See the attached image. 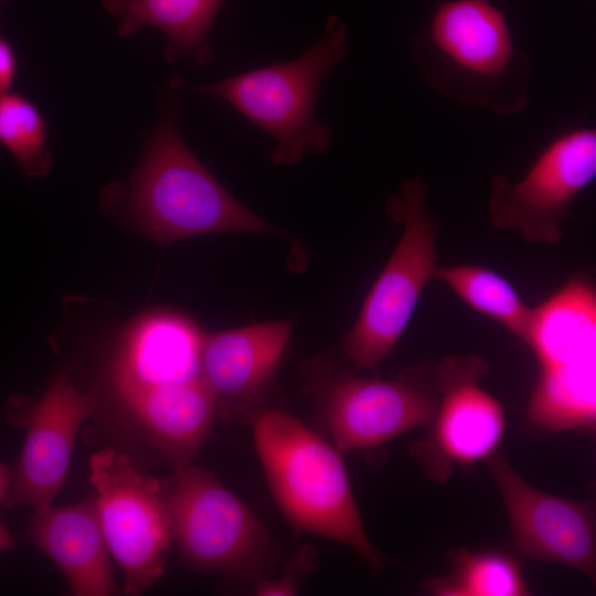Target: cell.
<instances>
[{"label":"cell","instance_id":"cell-15","mask_svg":"<svg viewBox=\"0 0 596 596\" xmlns=\"http://www.w3.org/2000/svg\"><path fill=\"white\" fill-rule=\"evenodd\" d=\"M203 333L187 317L153 311L128 330L114 366L121 401L149 389L201 377Z\"/></svg>","mask_w":596,"mask_h":596},{"label":"cell","instance_id":"cell-22","mask_svg":"<svg viewBox=\"0 0 596 596\" xmlns=\"http://www.w3.org/2000/svg\"><path fill=\"white\" fill-rule=\"evenodd\" d=\"M319 555L313 545L306 544L287 561L279 576H270L254 584L257 595H295L318 565Z\"/></svg>","mask_w":596,"mask_h":596},{"label":"cell","instance_id":"cell-2","mask_svg":"<svg viewBox=\"0 0 596 596\" xmlns=\"http://www.w3.org/2000/svg\"><path fill=\"white\" fill-rule=\"evenodd\" d=\"M412 51L426 83L447 98L500 115L529 105V58L489 0L440 3Z\"/></svg>","mask_w":596,"mask_h":596},{"label":"cell","instance_id":"cell-17","mask_svg":"<svg viewBox=\"0 0 596 596\" xmlns=\"http://www.w3.org/2000/svg\"><path fill=\"white\" fill-rule=\"evenodd\" d=\"M123 402L173 468L191 462L209 438L216 415L214 397L202 377L149 389Z\"/></svg>","mask_w":596,"mask_h":596},{"label":"cell","instance_id":"cell-20","mask_svg":"<svg viewBox=\"0 0 596 596\" xmlns=\"http://www.w3.org/2000/svg\"><path fill=\"white\" fill-rule=\"evenodd\" d=\"M434 278L446 284L470 308L523 341L532 308L507 278L488 267L469 264L437 266Z\"/></svg>","mask_w":596,"mask_h":596},{"label":"cell","instance_id":"cell-4","mask_svg":"<svg viewBox=\"0 0 596 596\" xmlns=\"http://www.w3.org/2000/svg\"><path fill=\"white\" fill-rule=\"evenodd\" d=\"M523 342L538 362L526 406L528 425L540 432H595L596 287L570 279L532 308Z\"/></svg>","mask_w":596,"mask_h":596},{"label":"cell","instance_id":"cell-5","mask_svg":"<svg viewBox=\"0 0 596 596\" xmlns=\"http://www.w3.org/2000/svg\"><path fill=\"white\" fill-rule=\"evenodd\" d=\"M347 50V26L330 15L322 36L300 56L202 84L193 92L225 100L273 136L274 163L297 164L308 151H323L331 142L332 131L317 121L316 106L322 83Z\"/></svg>","mask_w":596,"mask_h":596},{"label":"cell","instance_id":"cell-23","mask_svg":"<svg viewBox=\"0 0 596 596\" xmlns=\"http://www.w3.org/2000/svg\"><path fill=\"white\" fill-rule=\"evenodd\" d=\"M18 70L17 54L11 44L0 35V94L9 92Z\"/></svg>","mask_w":596,"mask_h":596},{"label":"cell","instance_id":"cell-3","mask_svg":"<svg viewBox=\"0 0 596 596\" xmlns=\"http://www.w3.org/2000/svg\"><path fill=\"white\" fill-rule=\"evenodd\" d=\"M137 227L162 245L213 233H283L226 191L182 139L177 111L162 113L131 178Z\"/></svg>","mask_w":596,"mask_h":596},{"label":"cell","instance_id":"cell-13","mask_svg":"<svg viewBox=\"0 0 596 596\" xmlns=\"http://www.w3.org/2000/svg\"><path fill=\"white\" fill-rule=\"evenodd\" d=\"M97 407L96 394L78 392L65 374L52 380L35 406L3 500L8 507L45 511L64 485L77 430Z\"/></svg>","mask_w":596,"mask_h":596},{"label":"cell","instance_id":"cell-24","mask_svg":"<svg viewBox=\"0 0 596 596\" xmlns=\"http://www.w3.org/2000/svg\"><path fill=\"white\" fill-rule=\"evenodd\" d=\"M11 479L12 473L10 468L7 465L0 462V503L3 502L7 496V492L10 488Z\"/></svg>","mask_w":596,"mask_h":596},{"label":"cell","instance_id":"cell-7","mask_svg":"<svg viewBox=\"0 0 596 596\" xmlns=\"http://www.w3.org/2000/svg\"><path fill=\"white\" fill-rule=\"evenodd\" d=\"M427 195V183L411 178L387 200L386 212L403 231L342 343L343 353L358 369L375 371L390 355L434 278L438 226Z\"/></svg>","mask_w":596,"mask_h":596},{"label":"cell","instance_id":"cell-19","mask_svg":"<svg viewBox=\"0 0 596 596\" xmlns=\"http://www.w3.org/2000/svg\"><path fill=\"white\" fill-rule=\"evenodd\" d=\"M449 572L427 578L423 588L433 596L531 595L522 564L502 549L455 547L447 555Z\"/></svg>","mask_w":596,"mask_h":596},{"label":"cell","instance_id":"cell-10","mask_svg":"<svg viewBox=\"0 0 596 596\" xmlns=\"http://www.w3.org/2000/svg\"><path fill=\"white\" fill-rule=\"evenodd\" d=\"M596 177V130L577 127L554 136L519 180L496 175L488 215L499 230L528 243L556 244L575 199Z\"/></svg>","mask_w":596,"mask_h":596},{"label":"cell","instance_id":"cell-14","mask_svg":"<svg viewBox=\"0 0 596 596\" xmlns=\"http://www.w3.org/2000/svg\"><path fill=\"white\" fill-rule=\"evenodd\" d=\"M289 320L272 321L203 336L200 374L225 421L249 423L264 407L291 337Z\"/></svg>","mask_w":596,"mask_h":596},{"label":"cell","instance_id":"cell-9","mask_svg":"<svg viewBox=\"0 0 596 596\" xmlns=\"http://www.w3.org/2000/svg\"><path fill=\"white\" fill-rule=\"evenodd\" d=\"M88 465L102 531L124 572L123 593L140 594L163 575L173 540L161 485L114 448L94 453Z\"/></svg>","mask_w":596,"mask_h":596},{"label":"cell","instance_id":"cell-8","mask_svg":"<svg viewBox=\"0 0 596 596\" xmlns=\"http://www.w3.org/2000/svg\"><path fill=\"white\" fill-rule=\"evenodd\" d=\"M311 395L328 439L343 454L379 447L428 426L438 406L436 363L424 361L394 379L311 368Z\"/></svg>","mask_w":596,"mask_h":596},{"label":"cell","instance_id":"cell-6","mask_svg":"<svg viewBox=\"0 0 596 596\" xmlns=\"http://www.w3.org/2000/svg\"><path fill=\"white\" fill-rule=\"evenodd\" d=\"M173 470L166 502L182 560L238 584L273 576L280 550L256 513L211 471L191 462Z\"/></svg>","mask_w":596,"mask_h":596},{"label":"cell","instance_id":"cell-1","mask_svg":"<svg viewBox=\"0 0 596 596\" xmlns=\"http://www.w3.org/2000/svg\"><path fill=\"white\" fill-rule=\"evenodd\" d=\"M249 424L270 493L290 525L347 545L382 571L384 556L365 532L342 453L281 409L264 406Z\"/></svg>","mask_w":596,"mask_h":596},{"label":"cell","instance_id":"cell-25","mask_svg":"<svg viewBox=\"0 0 596 596\" xmlns=\"http://www.w3.org/2000/svg\"><path fill=\"white\" fill-rule=\"evenodd\" d=\"M12 549H14V542L7 526L0 521V554L4 550H12Z\"/></svg>","mask_w":596,"mask_h":596},{"label":"cell","instance_id":"cell-21","mask_svg":"<svg viewBox=\"0 0 596 596\" xmlns=\"http://www.w3.org/2000/svg\"><path fill=\"white\" fill-rule=\"evenodd\" d=\"M47 124L24 95L0 94V143L15 159L23 173L41 178L49 173Z\"/></svg>","mask_w":596,"mask_h":596},{"label":"cell","instance_id":"cell-16","mask_svg":"<svg viewBox=\"0 0 596 596\" xmlns=\"http://www.w3.org/2000/svg\"><path fill=\"white\" fill-rule=\"evenodd\" d=\"M28 538L63 573L70 595L118 594L96 499L34 513Z\"/></svg>","mask_w":596,"mask_h":596},{"label":"cell","instance_id":"cell-11","mask_svg":"<svg viewBox=\"0 0 596 596\" xmlns=\"http://www.w3.org/2000/svg\"><path fill=\"white\" fill-rule=\"evenodd\" d=\"M489 363L477 354H451L436 363L437 411L426 435L409 447L425 475L444 485L456 466L485 461L505 432V416L480 382Z\"/></svg>","mask_w":596,"mask_h":596},{"label":"cell","instance_id":"cell-12","mask_svg":"<svg viewBox=\"0 0 596 596\" xmlns=\"http://www.w3.org/2000/svg\"><path fill=\"white\" fill-rule=\"evenodd\" d=\"M483 462L499 489L518 550L531 558L570 566L595 581V503L536 489L500 450Z\"/></svg>","mask_w":596,"mask_h":596},{"label":"cell","instance_id":"cell-18","mask_svg":"<svg viewBox=\"0 0 596 596\" xmlns=\"http://www.w3.org/2000/svg\"><path fill=\"white\" fill-rule=\"evenodd\" d=\"M119 20L118 34L127 38L142 26L161 30L169 43L168 62L190 56L200 66L213 61L209 34L223 0H102Z\"/></svg>","mask_w":596,"mask_h":596},{"label":"cell","instance_id":"cell-26","mask_svg":"<svg viewBox=\"0 0 596 596\" xmlns=\"http://www.w3.org/2000/svg\"><path fill=\"white\" fill-rule=\"evenodd\" d=\"M8 0H0V6H2L3 3H6Z\"/></svg>","mask_w":596,"mask_h":596}]
</instances>
